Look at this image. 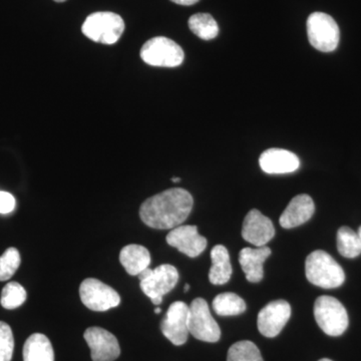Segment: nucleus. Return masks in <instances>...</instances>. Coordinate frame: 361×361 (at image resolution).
I'll return each instance as SVG.
<instances>
[{
  "label": "nucleus",
  "instance_id": "28",
  "mask_svg": "<svg viewBox=\"0 0 361 361\" xmlns=\"http://www.w3.org/2000/svg\"><path fill=\"white\" fill-rule=\"evenodd\" d=\"M16 198L8 192L0 191V214H9L16 208Z\"/></svg>",
  "mask_w": 361,
  "mask_h": 361
},
{
  "label": "nucleus",
  "instance_id": "26",
  "mask_svg": "<svg viewBox=\"0 0 361 361\" xmlns=\"http://www.w3.org/2000/svg\"><path fill=\"white\" fill-rule=\"evenodd\" d=\"M20 254L18 249L13 247L7 249L0 256V281H7L11 279L20 267Z\"/></svg>",
  "mask_w": 361,
  "mask_h": 361
},
{
  "label": "nucleus",
  "instance_id": "5",
  "mask_svg": "<svg viewBox=\"0 0 361 361\" xmlns=\"http://www.w3.org/2000/svg\"><path fill=\"white\" fill-rule=\"evenodd\" d=\"M318 326L329 336H341L348 327V314L341 301L332 296H319L314 304Z\"/></svg>",
  "mask_w": 361,
  "mask_h": 361
},
{
  "label": "nucleus",
  "instance_id": "19",
  "mask_svg": "<svg viewBox=\"0 0 361 361\" xmlns=\"http://www.w3.org/2000/svg\"><path fill=\"white\" fill-rule=\"evenodd\" d=\"M212 267L209 272V280L214 285H223L229 281L232 276V266L229 252L223 245L214 247L211 251Z\"/></svg>",
  "mask_w": 361,
  "mask_h": 361
},
{
  "label": "nucleus",
  "instance_id": "32",
  "mask_svg": "<svg viewBox=\"0 0 361 361\" xmlns=\"http://www.w3.org/2000/svg\"><path fill=\"white\" fill-rule=\"evenodd\" d=\"M189 289H190V285L189 284H186V286H185L184 291L185 292H188V291H189Z\"/></svg>",
  "mask_w": 361,
  "mask_h": 361
},
{
  "label": "nucleus",
  "instance_id": "16",
  "mask_svg": "<svg viewBox=\"0 0 361 361\" xmlns=\"http://www.w3.org/2000/svg\"><path fill=\"white\" fill-rule=\"evenodd\" d=\"M314 212V202L310 195H297L280 216L279 223L285 229H292L310 221Z\"/></svg>",
  "mask_w": 361,
  "mask_h": 361
},
{
  "label": "nucleus",
  "instance_id": "8",
  "mask_svg": "<svg viewBox=\"0 0 361 361\" xmlns=\"http://www.w3.org/2000/svg\"><path fill=\"white\" fill-rule=\"evenodd\" d=\"M189 332L198 341H219L221 329L211 314L210 308L205 299L196 298L189 305Z\"/></svg>",
  "mask_w": 361,
  "mask_h": 361
},
{
  "label": "nucleus",
  "instance_id": "35",
  "mask_svg": "<svg viewBox=\"0 0 361 361\" xmlns=\"http://www.w3.org/2000/svg\"><path fill=\"white\" fill-rule=\"evenodd\" d=\"M54 1H56V2H63V1H66V0H54Z\"/></svg>",
  "mask_w": 361,
  "mask_h": 361
},
{
  "label": "nucleus",
  "instance_id": "2",
  "mask_svg": "<svg viewBox=\"0 0 361 361\" xmlns=\"http://www.w3.org/2000/svg\"><path fill=\"white\" fill-rule=\"evenodd\" d=\"M305 274L308 281L324 289L341 287L345 281V273L329 253L316 250L305 261Z\"/></svg>",
  "mask_w": 361,
  "mask_h": 361
},
{
  "label": "nucleus",
  "instance_id": "4",
  "mask_svg": "<svg viewBox=\"0 0 361 361\" xmlns=\"http://www.w3.org/2000/svg\"><path fill=\"white\" fill-rule=\"evenodd\" d=\"M137 276L142 291L155 305H160L163 296L172 291L177 285L179 272L173 265L163 264L155 269L147 268Z\"/></svg>",
  "mask_w": 361,
  "mask_h": 361
},
{
  "label": "nucleus",
  "instance_id": "21",
  "mask_svg": "<svg viewBox=\"0 0 361 361\" xmlns=\"http://www.w3.org/2000/svg\"><path fill=\"white\" fill-rule=\"evenodd\" d=\"M213 310L220 316H235L246 310V303L241 297L232 292H225L215 297Z\"/></svg>",
  "mask_w": 361,
  "mask_h": 361
},
{
  "label": "nucleus",
  "instance_id": "13",
  "mask_svg": "<svg viewBox=\"0 0 361 361\" xmlns=\"http://www.w3.org/2000/svg\"><path fill=\"white\" fill-rule=\"evenodd\" d=\"M166 240L169 245L191 258L198 257L207 247V239L199 234L196 226H178L169 233Z\"/></svg>",
  "mask_w": 361,
  "mask_h": 361
},
{
  "label": "nucleus",
  "instance_id": "31",
  "mask_svg": "<svg viewBox=\"0 0 361 361\" xmlns=\"http://www.w3.org/2000/svg\"><path fill=\"white\" fill-rule=\"evenodd\" d=\"M161 310L160 307H157L156 310H155V313L156 314H159V313H161Z\"/></svg>",
  "mask_w": 361,
  "mask_h": 361
},
{
  "label": "nucleus",
  "instance_id": "3",
  "mask_svg": "<svg viewBox=\"0 0 361 361\" xmlns=\"http://www.w3.org/2000/svg\"><path fill=\"white\" fill-rule=\"evenodd\" d=\"M125 23L118 14L99 11L87 16L82 32L87 39L104 44H114L122 37Z\"/></svg>",
  "mask_w": 361,
  "mask_h": 361
},
{
  "label": "nucleus",
  "instance_id": "6",
  "mask_svg": "<svg viewBox=\"0 0 361 361\" xmlns=\"http://www.w3.org/2000/svg\"><path fill=\"white\" fill-rule=\"evenodd\" d=\"M141 58L149 66L176 68L182 65L185 54L182 47L174 40L157 37L142 45Z\"/></svg>",
  "mask_w": 361,
  "mask_h": 361
},
{
  "label": "nucleus",
  "instance_id": "12",
  "mask_svg": "<svg viewBox=\"0 0 361 361\" xmlns=\"http://www.w3.org/2000/svg\"><path fill=\"white\" fill-rule=\"evenodd\" d=\"M84 337L90 348L92 361H115L121 355L118 339L108 330L90 327Z\"/></svg>",
  "mask_w": 361,
  "mask_h": 361
},
{
  "label": "nucleus",
  "instance_id": "1",
  "mask_svg": "<svg viewBox=\"0 0 361 361\" xmlns=\"http://www.w3.org/2000/svg\"><path fill=\"white\" fill-rule=\"evenodd\" d=\"M193 205V197L189 192L173 188L147 199L140 209V217L154 229H174L187 220Z\"/></svg>",
  "mask_w": 361,
  "mask_h": 361
},
{
  "label": "nucleus",
  "instance_id": "18",
  "mask_svg": "<svg viewBox=\"0 0 361 361\" xmlns=\"http://www.w3.org/2000/svg\"><path fill=\"white\" fill-rule=\"evenodd\" d=\"M120 262L130 275L135 276L149 267L151 254L146 247L130 244L121 251Z\"/></svg>",
  "mask_w": 361,
  "mask_h": 361
},
{
  "label": "nucleus",
  "instance_id": "17",
  "mask_svg": "<svg viewBox=\"0 0 361 361\" xmlns=\"http://www.w3.org/2000/svg\"><path fill=\"white\" fill-rule=\"evenodd\" d=\"M270 255L271 249L267 246L257 247V248L246 247L242 249L239 253V263L249 282L258 283L263 279L264 277L263 264Z\"/></svg>",
  "mask_w": 361,
  "mask_h": 361
},
{
  "label": "nucleus",
  "instance_id": "15",
  "mask_svg": "<svg viewBox=\"0 0 361 361\" xmlns=\"http://www.w3.org/2000/svg\"><path fill=\"white\" fill-rule=\"evenodd\" d=\"M259 165L267 174H288L298 170L300 161L290 151L272 148L263 152L259 159Z\"/></svg>",
  "mask_w": 361,
  "mask_h": 361
},
{
  "label": "nucleus",
  "instance_id": "23",
  "mask_svg": "<svg viewBox=\"0 0 361 361\" xmlns=\"http://www.w3.org/2000/svg\"><path fill=\"white\" fill-rule=\"evenodd\" d=\"M337 249L345 258H356L361 254V241L357 233L348 227H341L337 232Z\"/></svg>",
  "mask_w": 361,
  "mask_h": 361
},
{
  "label": "nucleus",
  "instance_id": "20",
  "mask_svg": "<svg viewBox=\"0 0 361 361\" xmlns=\"http://www.w3.org/2000/svg\"><path fill=\"white\" fill-rule=\"evenodd\" d=\"M23 361H54L51 342L44 334H35L28 337L23 346Z\"/></svg>",
  "mask_w": 361,
  "mask_h": 361
},
{
  "label": "nucleus",
  "instance_id": "14",
  "mask_svg": "<svg viewBox=\"0 0 361 361\" xmlns=\"http://www.w3.org/2000/svg\"><path fill=\"white\" fill-rule=\"evenodd\" d=\"M275 228L272 221L257 209L247 214L242 227V237L256 247L265 246L273 239Z\"/></svg>",
  "mask_w": 361,
  "mask_h": 361
},
{
  "label": "nucleus",
  "instance_id": "25",
  "mask_svg": "<svg viewBox=\"0 0 361 361\" xmlns=\"http://www.w3.org/2000/svg\"><path fill=\"white\" fill-rule=\"evenodd\" d=\"M25 300V289L18 282H9L2 289L0 303L6 310H16L23 305Z\"/></svg>",
  "mask_w": 361,
  "mask_h": 361
},
{
  "label": "nucleus",
  "instance_id": "10",
  "mask_svg": "<svg viewBox=\"0 0 361 361\" xmlns=\"http://www.w3.org/2000/svg\"><path fill=\"white\" fill-rule=\"evenodd\" d=\"M189 310V305L182 301L172 303L161 323V332L174 345H183L188 341Z\"/></svg>",
  "mask_w": 361,
  "mask_h": 361
},
{
  "label": "nucleus",
  "instance_id": "24",
  "mask_svg": "<svg viewBox=\"0 0 361 361\" xmlns=\"http://www.w3.org/2000/svg\"><path fill=\"white\" fill-rule=\"evenodd\" d=\"M227 361H264L255 343L242 341L233 344L228 350Z\"/></svg>",
  "mask_w": 361,
  "mask_h": 361
},
{
  "label": "nucleus",
  "instance_id": "29",
  "mask_svg": "<svg viewBox=\"0 0 361 361\" xmlns=\"http://www.w3.org/2000/svg\"><path fill=\"white\" fill-rule=\"evenodd\" d=\"M171 1L175 2V4H180V6H193V4H197V2L200 1V0H171Z\"/></svg>",
  "mask_w": 361,
  "mask_h": 361
},
{
  "label": "nucleus",
  "instance_id": "7",
  "mask_svg": "<svg viewBox=\"0 0 361 361\" xmlns=\"http://www.w3.org/2000/svg\"><path fill=\"white\" fill-rule=\"evenodd\" d=\"M306 25L308 39L314 49L322 52L336 51L341 39V32L331 16L323 13H311Z\"/></svg>",
  "mask_w": 361,
  "mask_h": 361
},
{
  "label": "nucleus",
  "instance_id": "27",
  "mask_svg": "<svg viewBox=\"0 0 361 361\" xmlns=\"http://www.w3.org/2000/svg\"><path fill=\"white\" fill-rule=\"evenodd\" d=\"M13 330L7 323L0 322V361H11L13 355Z\"/></svg>",
  "mask_w": 361,
  "mask_h": 361
},
{
  "label": "nucleus",
  "instance_id": "11",
  "mask_svg": "<svg viewBox=\"0 0 361 361\" xmlns=\"http://www.w3.org/2000/svg\"><path fill=\"white\" fill-rule=\"evenodd\" d=\"M291 306L287 301L275 300L268 303L259 312L257 325L259 331L268 338L276 337L290 319Z\"/></svg>",
  "mask_w": 361,
  "mask_h": 361
},
{
  "label": "nucleus",
  "instance_id": "9",
  "mask_svg": "<svg viewBox=\"0 0 361 361\" xmlns=\"http://www.w3.org/2000/svg\"><path fill=\"white\" fill-rule=\"evenodd\" d=\"M80 296L85 307L97 312H104L118 307L121 296L109 285L94 278H87L80 284Z\"/></svg>",
  "mask_w": 361,
  "mask_h": 361
},
{
  "label": "nucleus",
  "instance_id": "30",
  "mask_svg": "<svg viewBox=\"0 0 361 361\" xmlns=\"http://www.w3.org/2000/svg\"><path fill=\"white\" fill-rule=\"evenodd\" d=\"M180 180V178H177V177L172 178V182L179 183Z\"/></svg>",
  "mask_w": 361,
  "mask_h": 361
},
{
  "label": "nucleus",
  "instance_id": "33",
  "mask_svg": "<svg viewBox=\"0 0 361 361\" xmlns=\"http://www.w3.org/2000/svg\"><path fill=\"white\" fill-rule=\"evenodd\" d=\"M357 234H358V236H360V241H361V226L360 227V229H358Z\"/></svg>",
  "mask_w": 361,
  "mask_h": 361
},
{
  "label": "nucleus",
  "instance_id": "34",
  "mask_svg": "<svg viewBox=\"0 0 361 361\" xmlns=\"http://www.w3.org/2000/svg\"><path fill=\"white\" fill-rule=\"evenodd\" d=\"M319 361H332L329 360V358H323V360H320Z\"/></svg>",
  "mask_w": 361,
  "mask_h": 361
},
{
  "label": "nucleus",
  "instance_id": "22",
  "mask_svg": "<svg viewBox=\"0 0 361 361\" xmlns=\"http://www.w3.org/2000/svg\"><path fill=\"white\" fill-rule=\"evenodd\" d=\"M191 32L201 39L211 40L219 35V26L217 21L209 13H196L189 20Z\"/></svg>",
  "mask_w": 361,
  "mask_h": 361
}]
</instances>
